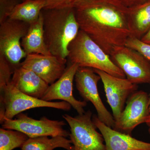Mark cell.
<instances>
[{"mask_svg":"<svg viewBox=\"0 0 150 150\" xmlns=\"http://www.w3.org/2000/svg\"><path fill=\"white\" fill-rule=\"evenodd\" d=\"M73 8L81 30L109 56L131 36L129 9L114 0H76Z\"/></svg>","mask_w":150,"mask_h":150,"instance_id":"cell-1","label":"cell"},{"mask_svg":"<svg viewBox=\"0 0 150 150\" xmlns=\"http://www.w3.org/2000/svg\"><path fill=\"white\" fill-rule=\"evenodd\" d=\"M44 38L51 55L67 59L69 47L79 32L73 8L43 9Z\"/></svg>","mask_w":150,"mask_h":150,"instance_id":"cell-2","label":"cell"},{"mask_svg":"<svg viewBox=\"0 0 150 150\" xmlns=\"http://www.w3.org/2000/svg\"><path fill=\"white\" fill-rule=\"evenodd\" d=\"M67 59L79 67L103 71L114 76L126 78L123 72L111 60L110 56L88 35L80 30L69 46Z\"/></svg>","mask_w":150,"mask_h":150,"instance_id":"cell-3","label":"cell"},{"mask_svg":"<svg viewBox=\"0 0 150 150\" xmlns=\"http://www.w3.org/2000/svg\"><path fill=\"white\" fill-rule=\"evenodd\" d=\"M0 91V121L4 118L13 119L19 113L32 108L48 107L69 111L72 107L66 101H45L30 96L20 91L11 81Z\"/></svg>","mask_w":150,"mask_h":150,"instance_id":"cell-4","label":"cell"},{"mask_svg":"<svg viewBox=\"0 0 150 150\" xmlns=\"http://www.w3.org/2000/svg\"><path fill=\"white\" fill-rule=\"evenodd\" d=\"M92 115L91 111L88 110L75 116L63 115L70 126L72 150H106L104 138L97 131Z\"/></svg>","mask_w":150,"mask_h":150,"instance_id":"cell-5","label":"cell"},{"mask_svg":"<svg viewBox=\"0 0 150 150\" xmlns=\"http://www.w3.org/2000/svg\"><path fill=\"white\" fill-rule=\"evenodd\" d=\"M16 116L14 119L4 118L0 121L2 128L20 131L29 138L43 136L69 137L70 133L64 129L66 125L64 121L51 120L45 116L37 120L22 112Z\"/></svg>","mask_w":150,"mask_h":150,"instance_id":"cell-6","label":"cell"},{"mask_svg":"<svg viewBox=\"0 0 150 150\" xmlns=\"http://www.w3.org/2000/svg\"><path fill=\"white\" fill-rule=\"evenodd\" d=\"M110 56L131 83H150V62L139 52L126 46H117Z\"/></svg>","mask_w":150,"mask_h":150,"instance_id":"cell-7","label":"cell"},{"mask_svg":"<svg viewBox=\"0 0 150 150\" xmlns=\"http://www.w3.org/2000/svg\"><path fill=\"white\" fill-rule=\"evenodd\" d=\"M29 25L9 18L0 23V54L5 56L14 70L27 55L22 47L21 41Z\"/></svg>","mask_w":150,"mask_h":150,"instance_id":"cell-8","label":"cell"},{"mask_svg":"<svg viewBox=\"0 0 150 150\" xmlns=\"http://www.w3.org/2000/svg\"><path fill=\"white\" fill-rule=\"evenodd\" d=\"M74 80L77 89L84 101L91 102L99 120L112 129L115 119L103 103L98 89V83L101 80L99 75L91 68L79 67Z\"/></svg>","mask_w":150,"mask_h":150,"instance_id":"cell-9","label":"cell"},{"mask_svg":"<svg viewBox=\"0 0 150 150\" xmlns=\"http://www.w3.org/2000/svg\"><path fill=\"white\" fill-rule=\"evenodd\" d=\"M126 104L112 129L131 136L134 129L146 123L150 115L149 95L143 91H137L129 97Z\"/></svg>","mask_w":150,"mask_h":150,"instance_id":"cell-10","label":"cell"},{"mask_svg":"<svg viewBox=\"0 0 150 150\" xmlns=\"http://www.w3.org/2000/svg\"><path fill=\"white\" fill-rule=\"evenodd\" d=\"M93 70L100 77L107 102L111 108L115 121L124 110L129 97L137 91L138 85L132 83L126 78L117 77L103 71Z\"/></svg>","mask_w":150,"mask_h":150,"instance_id":"cell-11","label":"cell"},{"mask_svg":"<svg viewBox=\"0 0 150 150\" xmlns=\"http://www.w3.org/2000/svg\"><path fill=\"white\" fill-rule=\"evenodd\" d=\"M67 62V59L54 55L33 54H28L20 66L34 72L50 85L64 73Z\"/></svg>","mask_w":150,"mask_h":150,"instance_id":"cell-12","label":"cell"},{"mask_svg":"<svg viewBox=\"0 0 150 150\" xmlns=\"http://www.w3.org/2000/svg\"><path fill=\"white\" fill-rule=\"evenodd\" d=\"M79 68L77 64L69 63L62 76L49 85L41 99L47 101L55 100L66 101L69 103L79 114L84 113V108L86 106L87 102L78 100L73 95V82Z\"/></svg>","mask_w":150,"mask_h":150,"instance_id":"cell-13","label":"cell"},{"mask_svg":"<svg viewBox=\"0 0 150 150\" xmlns=\"http://www.w3.org/2000/svg\"><path fill=\"white\" fill-rule=\"evenodd\" d=\"M95 125L104 138L106 150H150V143L133 138L107 126L98 116L92 117Z\"/></svg>","mask_w":150,"mask_h":150,"instance_id":"cell-14","label":"cell"},{"mask_svg":"<svg viewBox=\"0 0 150 150\" xmlns=\"http://www.w3.org/2000/svg\"><path fill=\"white\" fill-rule=\"evenodd\" d=\"M11 82L21 92L41 99L49 86L34 72L21 66L14 71Z\"/></svg>","mask_w":150,"mask_h":150,"instance_id":"cell-15","label":"cell"},{"mask_svg":"<svg viewBox=\"0 0 150 150\" xmlns=\"http://www.w3.org/2000/svg\"><path fill=\"white\" fill-rule=\"evenodd\" d=\"M21 44L27 55L33 54L51 55L45 43L42 12L36 21L29 25L27 33L22 39Z\"/></svg>","mask_w":150,"mask_h":150,"instance_id":"cell-16","label":"cell"},{"mask_svg":"<svg viewBox=\"0 0 150 150\" xmlns=\"http://www.w3.org/2000/svg\"><path fill=\"white\" fill-rule=\"evenodd\" d=\"M128 18L131 36L141 39L150 29V2L129 9Z\"/></svg>","mask_w":150,"mask_h":150,"instance_id":"cell-17","label":"cell"},{"mask_svg":"<svg viewBox=\"0 0 150 150\" xmlns=\"http://www.w3.org/2000/svg\"><path fill=\"white\" fill-rule=\"evenodd\" d=\"M46 4L45 0H24L15 7L8 18L31 24L39 18Z\"/></svg>","mask_w":150,"mask_h":150,"instance_id":"cell-18","label":"cell"},{"mask_svg":"<svg viewBox=\"0 0 150 150\" xmlns=\"http://www.w3.org/2000/svg\"><path fill=\"white\" fill-rule=\"evenodd\" d=\"M48 136L28 138L21 147V150H53L61 148L72 150L73 146L71 140L62 136L49 138Z\"/></svg>","mask_w":150,"mask_h":150,"instance_id":"cell-19","label":"cell"},{"mask_svg":"<svg viewBox=\"0 0 150 150\" xmlns=\"http://www.w3.org/2000/svg\"><path fill=\"white\" fill-rule=\"evenodd\" d=\"M29 137L16 130L0 129V150H13L21 148Z\"/></svg>","mask_w":150,"mask_h":150,"instance_id":"cell-20","label":"cell"},{"mask_svg":"<svg viewBox=\"0 0 150 150\" xmlns=\"http://www.w3.org/2000/svg\"><path fill=\"white\" fill-rule=\"evenodd\" d=\"M14 71L5 56L0 54V89L10 82Z\"/></svg>","mask_w":150,"mask_h":150,"instance_id":"cell-21","label":"cell"},{"mask_svg":"<svg viewBox=\"0 0 150 150\" xmlns=\"http://www.w3.org/2000/svg\"><path fill=\"white\" fill-rule=\"evenodd\" d=\"M125 46L139 52L150 62V45L143 42L139 39L130 36L126 41Z\"/></svg>","mask_w":150,"mask_h":150,"instance_id":"cell-22","label":"cell"},{"mask_svg":"<svg viewBox=\"0 0 150 150\" xmlns=\"http://www.w3.org/2000/svg\"><path fill=\"white\" fill-rule=\"evenodd\" d=\"M19 0H0V23L7 19Z\"/></svg>","mask_w":150,"mask_h":150,"instance_id":"cell-23","label":"cell"},{"mask_svg":"<svg viewBox=\"0 0 150 150\" xmlns=\"http://www.w3.org/2000/svg\"><path fill=\"white\" fill-rule=\"evenodd\" d=\"M46 6L44 9H56L73 8L76 0H45Z\"/></svg>","mask_w":150,"mask_h":150,"instance_id":"cell-24","label":"cell"},{"mask_svg":"<svg viewBox=\"0 0 150 150\" xmlns=\"http://www.w3.org/2000/svg\"><path fill=\"white\" fill-rule=\"evenodd\" d=\"M125 8L130 9L137 7L150 2V0H114Z\"/></svg>","mask_w":150,"mask_h":150,"instance_id":"cell-25","label":"cell"},{"mask_svg":"<svg viewBox=\"0 0 150 150\" xmlns=\"http://www.w3.org/2000/svg\"><path fill=\"white\" fill-rule=\"evenodd\" d=\"M144 43L150 45V29L140 39Z\"/></svg>","mask_w":150,"mask_h":150,"instance_id":"cell-26","label":"cell"},{"mask_svg":"<svg viewBox=\"0 0 150 150\" xmlns=\"http://www.w3.org/2000/svg\"><path fill=\"white\" fill-rule=\"evenodd\" d=\"M146 123L148 127H149L148 131H149V133L150 134V115L149 116V118H148Z\"/></svg>","mask_w":150,"mask_h":150,"instance_id":"cell-27","label":"cell"},{"mask_svg":"<svg viewBox=\"0 0 150 150\" xmlns=\"http://www.w3.org/2000/svg\"><path fill=\"white\" fill-rule=\"evenodd\" d=\"M149 110L150 112V93L149 95Z\"/></svg>","mask_w":150,"mask_h":150,"instance_id":"cell-28","label":"cell"},{"mask_svg":"<svg viewBox=\"0 0 150 150\" xmlns=\"http://www.w3.org/2000/svg\"><path fill=\"white\" fill-rule=\"evenodd\" d=\"M24 1V0H22V1Z\"/></svg>","mask_w":150,"mask_h":150,"instance_id":"cell-29","label":"cell"}]
</instances>
